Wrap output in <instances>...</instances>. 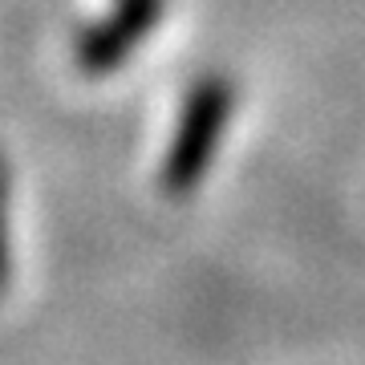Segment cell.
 I'll return each instance as SVG.
<instances>
[{
	"instance_id": "cell-2",
	"label": "cell",
	"mask_w": 365,
	"mask_h": 365,
	"mask_svg": "<svg viewBox=\"0 0 365 365\" xmlns=\"http://www.w3.org/2000/svg\"><path fill=\"white\" fill-rule=\"evenodd\" d=\"M167 16V0H114V9L73 33V66L86 78H106L130 61Z\"/></svg>"
},
{
	"instance_id": "cell-3",
	"label": "cell",
	"mask_w": 365,
	"mask_h": 365,
	"mask_svg": "<svg viewBox=\"0 0 365 365\" xmlns=\"http://www.w3.org/2000/svg\"><path fill=\"white\" fill-rule=\"evenodd\" d=\"M9 195H13V170H9V158L0 150V297L9 288V276H13V256H9Z\"/></svg>"
},
{
	"instance_id": "cell-1",
	"label": "cell",
	"mask_w": 365,
	"mask_h": 365,
	"mask_svg": "<svg viewBox=\"0 0 365 365\" xmlns=\"http://www.w3.org/2000/svg\"><path fill=\"white\" fill-rule=\"evenodd\" d=\"M240 90L227 73H203L191 81V90L182 93L175 130L167 138L163 163H158V187L170 199L195 195L203 179L211 175L220 146L227 138Z\"/></svg>"
}]
</instances>
